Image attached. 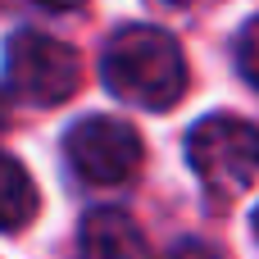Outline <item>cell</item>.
<instances>
[{"label": "cell", "instance_id": "obj_1", "mask_svg": "<svg viewBox=\"0 0 259 259\" xmlns=\"http://www.w3.org/2000/svg\"><path fill=\"white\" fill-rule=\"evenodd\" d=\"M105 87L137 109H173L187 91V59L159 27H118L105 46Z\"/></svg>", "mask_w": 259, "mask_h": 259}, {"label": "cell", "instance_id": "obj_2", "mask_svg": "<svg viewBox=\"0 0 259 259\" xmlns=\"http://www.w3.org/2000/svg\"><path fill=\"white\" fill-rule=\"evenodd\" d=\"M187 159L214 200H237L259 182V127L237 114H209L187 137Z\"/></svg>", "mask_w": 259, "mask_h": 259}, {"label": "cell", "instance_id": "obj_3", "mask_svg": "<svg viewBox=\"0 0 259 259\" xmlns=\"http://www.w3.org/2000/svg\"><path fill=\"white\" fill-rule=\"evenodd\" d=\"M5 82L27 105H64L82 87V59L73 46L23 27L5 46Z\"/></svg>", "mask_w": 259, "mask_h": 259}, {"label": "cell", "instance_id": "obj_4", "mask_svg": "<svg viewBox=\"0 0 259 259\" xmlns=\"http://www.w3.org/2000/svg\"><path fill=\"white\" fill-rule=\"evenodd\" d=\"M64 159H68V168L82 182H91V187H118V182H127L141 168V137L123 118L91 114V118H82V123L68 127Z\"/></svg>", "mask_w": 259, "mask_h": 259}, {"label": "cell", "instance_id": "obj_5", "mask_svg": "<svg viewBox=\"0 0 259 259\" xmlns=\"http://www.w3.org/2000/svg\"><path fill=\"white\" fill-rule=\"evenodd\" d=\"M77 259H155L150 241L123 209H91L82 219Z\"/></svg>", "mask_w": 259, "mask_h": 259}, {"label": "cell", "instance_id": "obj_6", "mask_svg": "<svg viewBox=\"0 0 259 259\" xmlns=\"http://www.w3.org/2000/svg\"><path fill=\"white\" fill-rule=\"evenodd\" d=\"M36 209H41V196L32 173L14 155H0V232H23L36 219Z\"/></svg>", "mask_w": 259, "mask_h": 259}, {"label": "cell", "instance_id": "obj_7", "mask_svg": "<svg viewBox=\"0 0 259 259\" xmlns=\"http://www.w3.org/2000/svg\"><path fill=\"white\" fill-rule=\"evenodd\" d=\"M237 68H241V77L259 91V18H250L241 27V36H237Z\"/></svg>", "mask_w": 259, "mask_h": 259}, {"label": "cell", "instance_id": "obj_8", "mask_svg": "<svg viewBox=\"0 0 259 259\" xmlns=\"http://www.w3.org/2000/svg\"><path fill=\"white\" fill-rule=\"evenodd\" d=\"M36 5H46V9H77V5H87V0H36Z\"/></svg>", "mask_w": 259, "mask_h": 259}, {"label": "cell", "instance_id": "obj_9", "mask_svg": "<svg viewBox=\"0 0 259 259\" xmlns=\"http://www.w3.org/2000/svg\"><path fill=\"white\" fill-rule=\"evenodd\" d=\"M5 123H9V114H5V100H0V127H5Z\"/></svg>", "mask_w": 259, "mask_h": 259}, {"label": "cell", "instance_id": "obj_10", "mask_svg": "<svg viewBox=\"0 0 259 259\" xmlns=\"http://www.w3.org/2000/svg\"><path fill=\"white\" fill-rule=\"evenodd\" d=\"M159 5H191V0H159Z\"/></svg>", "mask_w": 259, "mask_h": 259}, {"label": "cell", "instance_id": "obj_11", "mask_svg": "<svg viewBox=\"0 0 259 259\" xmlns=\"http://www.w3.org/2000/svg\"><path fill=\"white\" fill-rule=\"evenodd\" d=\"M255 237H259V209H255Z\"/></svg>", "mask_w": 259, "mask_h": 259}]
</instances>
